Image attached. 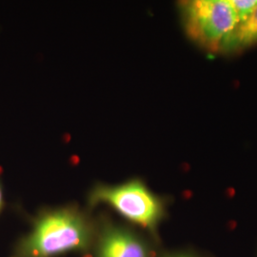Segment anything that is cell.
Wrapping results in <instances>:
<instances>
[{
  "label": "cell",
  "mask_w": 257,
  "mask_h": 257,
  "mask_svg": "<svg viewBox=\"0 0 257 257\" xmlns=\"http://www.w3.org/2000/svg\"><path fill=\"white\" fill-rule=\"evenodd\" d=\"M188 37L211 53L220 52L225 39L237 24L229 0H190L179 3Z\"/></svg>",
  "instance_id": "1"
},
{
  "label": "cell",
  "mask_w": 257,
  "mask_h": 257,
  "mask_svg": "<svg viewBox=\"0 0 257 257\" xmlns=\"http://www.w3.org/2000/svg\"><path fill=\"white\" fill-rule=\"evenodd\" d=\"M88 230L81 216L72 210L52 211L40 218L28 238L26 249L34 257H47L83 248Z\"/></svg>",
  "instance_id": "2"
},
{
  "label": "cell",
  "mask_w": 257,
  "mask_h": 257,
  "mask_svg": "<svg viewBox=\"0 0 257 257\" xmlns=\"http://www.w3.org/2000/svg\"><path fill=\"white\" fill-rule=\"evenodd\" d=\"M91 201L109 204L128 220L150 229L156 227L164 212L160 199L139 180L118 186L96 187Z\"/></svg>",
  "instance_id": "3"
},
{
  "label": "cell",
  "mask_w": 257,
  "mask_h": 257,
  "mask_svg": "<svg viewBox=\"0 0 257 257\" xmlns=\"http://www.w3.org/2000/svg\"><path fill=\"white\" fill-rule=\"evenodd\" d=\"M100 257H147V251L135 236L122 230H111L102 240Z\"/></svg>",
  "instance_id": "4"
},
{
  "label": "cell",
  "mask_w": 257,
  "mask_h": 257,
  "mask_svg": "<svg viewBox=\"0 0 257 257\" xmlns=\"http://www.w3.org/2000/svg\"><path fill=\"white\" fill-rule=\"evenodd\" d=\"M257 44V7L243 21L238 22L225 39L221 53L234 54Z\"/></svg>",
  "instance_id": "5"
},
{
  "label": "cell",
  "mask_w": 257,
  "mask_h": 257,
  "mask_svg": "<svg viewBox=\"0 0 257 257\" xmlns=\"http://www.w3.org/2000/svg\"><path fill=\"white\" fill-rule=\"evenodd\" d=\"M235 13L237 23L247 19L257 7V0H229Z\"/></svg>",
  "instance_id": "6"
},
{
  "label": "cell",
  "mask_w": 257,
  "mask_h": 257,
  "mask_svg": "<svg viewBox=\"0 0 257 257\" xmlns=\"http://www.w3.org/2000/svg\"><path fill=\"white\" fill-rule=\"evenodd\" d=\"M2 206H3V196H2V190L0 186V210L2 209Z\"/></svg>",
  "instance_id": "7"
},
{
  "label": "cell",
  "mask_w": 257,
  "mask_h": 257,
  "mask_svg": "<svg viewBox=\"0 0 257 257\" xmlns=\"http://www.w3.org/2000/svg\"><path fill=\"white\" fill-rule=\"evenodd\" d=\"M176 257H189V256H176Z\"/></svg>",
  "instance_id": "8"
}]
</instances>
